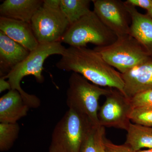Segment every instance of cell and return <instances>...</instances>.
Instances as JSON below:
<instances>
[{"instance_id": "obj_1", "label": "cell", "mask_w": 152, "mask_h": 152, "mask_svg": "<svg viewBox=\"0 0 152 152\" xmlns=\"http://www.w3.org/2000/svg\"><path fill=\"white\" fill-rule=\"evenodd\" d=\"M56 66L60 70L80 74L99 86L118 90L124 95V83L121 74L94 49L69 47L66 48Z\"/></svg>"}, {"instance_id": "obj_2", "label": "cell", "mask_w": 152, "mask_h": 152, "mask_svg": "<svg viewBox=\"0 0 152 152\" xmlns=\"http://www.w3.org/2000/svg\"><path fill=\"white\" fill-rule=\"evenodd\" d=\"M66 48L61 42L48 43H39L38 47L30 52L24 61L14 67L10 72L3 77L8 79L11 89L18 91L23 99L30 108H36L40 105V101L34 95L30 94L24 91L20 86L22 79L26 76L33 75L39 83L44 81L42 75L44 62L47 58L52 55L62 56Z\"/></svg>"}, {"instance_id": "obj_3", "label": "cell", "mask_w": 152, "mask_h": 152, "mask_svg": "<svg viewBox=\"0 0 152 152\" xmlns=\"http://www.w3.org/2000/svg\"><path fill=\"white\" fill-rule=\"evenodd\" d=\"M94 127L88 117L69 109L54 129L49 152H80Z\"/></svg>"}, {"instance_id": "obj_4", "label": "cell", "mask_w": 152, "mask_h": 152, "mask_svg": "<svg viewBox=\"0 0 152 152\" xmlns=\"http://www.w3.org/2000/svg\"><path fill=\"white\" fill-rule=\"evenodd\" d=\"M111 88L104 89L90 83L83 77L73 72L69 79L66 103L69 109L88 117L96 127L101 126L98 118L99 101L105 96Z\"/></svg>"}, {"instance_id": "obj_5", "label": "cell", "mask_w": 152, "mask_h": 152, "mask_svg": "<svg viewBox=\"0 0 152 152\" xmlns=\"http://www.w3.org/2000/svg\"><path fill=\"white\" fill-rule=\"evenodd\" d=\"M117 38L94 11L91 10L69 26L61 42L76 48L86 47L89 43L96 47H103L113 43Z\"/></svg>"}, {"instance_id": "obj_6", "label": "cell", "mask_w": 152, "mask_h": 152, "mask_svg": "<svg viewBox=\"0 0 152 152\" xmlns=\"http://www.w3.org/2000/svg\"><path fill=\"white\" fill-rule=\"evenodd\" d=\"M109 65L124 74L150 58L141 44L131 35L119 37L114 42L94 49Z\"/></svg>"}, {"instance_id": "obj_7", "label": "cell", "mask_w": 152, "mask_h": 152, "mask_svg": "<svg viewBox=\"0 0 152 152\" xmlns=\"http://www.w3.org/2000/svg\"><path fill=\"white\" fill-rule=\"evenodd\" d=\"M30 24L39 43L61 42L70 26L60 8L50 9L42 5L33 17Z\"/></svg>"}, {"instance_id": "obj_8", "label": "cell", "mask_w": 152, "mask_h": 152, "mask_svg": "<svg viewBox=\"0 0 152 152\" xmlns=\"http://www.w3.org/2000/svg\"><path fill=\"white\" fill-rule=\"evenodd\" d=\"M105 97L98 113L100 125L127 130L131 124L130 115L133 109L129 99L118 90L112 88Z\"/></svg>"}, {"instance_id": "obj_9", "label": "cell", "mask_w": 152, "mask_h": 152, "mask_svg": "<svg viewBox=\"0 0 152 152\" xmlns=\"http://www.w3.org/2000/svg\"><path fill=\"white\" fill-rule=\"evenodd\" d=\"M94 11L118 37L129 34L132 19L124 1L94 0Z\"/></svg>"}, {"instance_id": "obj_10", "label": "cell", "mask_w": 152, "mask_h": 152, "mask_svg": "<svg viewBox=\"0 0 152 152\" xmlns=\"http://www.w3.org/2000/svg\"><path fill=\"white\" fill-rule=\"evenodd\" d=\"M121 75L124 83V95L129 99L152 89V57Z\"/></svg>"}, {"instance_id": "obj_11", "label": "cell", "mask_w": 152, "mask_h": 152, "mask_svg": "<svg viewBox=\"0 0 152 152\" xmlns=\"http://www.w3.org/2000/svg\"><path fill=\"white\" fill-rule=\"evenodd\" d=\"M0 31L30 52L39 45L29 23L0 17Z\"/></svg>"}, {"instance_id": "obj_12", "label": "cell", "mask_w": 152, "mask_h": 152, "mask_svg": "<svg viewBox=\"0 0 152 152\" xmlns=\"http://www.w3.org/2000/svg\"><path fill=\"white\" fill-rule=\"evenodd\" d=\"M125 4L132 19L129 34L135 38L152 57V18L146 14L140 13L135 7Z\"/></svg>"}, {"instance_id": "obj_13", "label": "cell", "mask_w": 152, "mask_h": 152, "mask_svg": "<svg viewBox=\"0 0 152 152\" xmlns=\"http://www.w3.org/2000/svg\"><path fill=\"white\" fill-rule=\"evenodd\" d=\"M29 109L20 93L11 89L0 99V122L17 123L27 115Z\"/></svg>"}, {"instance_id": "obj_14", "label": "cell", "mask_w": 152, "mask_h": 152, "mask_svg": "<svg viewBox=\"0 0 152 152\" xmlns=\"http://www.w3.org/2000/svg\"><path fill=\"white\" fill-rule=\"evenodd\" d=\"M43 0H5L0 5V17L31 23Z\"/></svg>"}, {"instance_id": "obj_15", "label": "cell", "mask_w": 152, "mask_h": 152, "mask_svg": "<svg viewBox=\"0 0 152 152\" xmlns=\"http://www.w3.org/2000/svg\"><path fill=\"white\" fill-rule=\"evenodd\" d=\"M30 53L27 49L0 31L1 72L8 73L14 67L24 61Z\"/></svg>"}, {"instance_id": "obj_16", "label": "cell", "mask_w": 152, "mask_h": 152, "mask_svg": "<svg viewBox=\"0 0 152 152\" xmlns=\"http://www.w3.org/2000/svg\"><path fill=\"white\" fill-rule=\"evenodd\" d=\"M125 144L133 151L143 148H152V127L131 123Z\"/></svg>"}, {"instance_id": "obj_17", "label": "cell", "mask_w": 152, "mask_h": 152, "mask_svg": "<svg viewBox=\"0 0 152 152\" xmlns=\"http://www.w3.org/2000/svg\"><path fill=\"white\" fill-rule=\"evenodd\" d=\"M90 0H61L60 10L70 25L89 12Z\"/></svg>"}, {"instance_id": "obj_18", "label": "cell", "mask_w": 152, "mask_h": 152, "mask_svg": "<svg viewBox=\"0 0 152 152\" xmlns=\"http://www.w3.org/2000/svg\"><path fill=\"white\" fill-rule=\"evenodd\" d=\"M20 126L18 123L0 124V151H8L18 137Z\"/></svg>"}, {"instance_id": "obj_19", "label": "cell", "mask_w": 152, "mask_h": 152, "mask_svg": "<svg viewBox=\"0 0 152 152\" xmlns=\"http://www.w3.org/2000/svg\"><path fill=\"white\" fill-rule=\"evenodd\" d=\"M130 119L133 124L152 127V107L133 109Z\"/></svg>"}, {"instance_id": "obj_20", "label": "cell", "mask_w": 152, "mask_h": 152, "mask_svg": "<svg viewBox=\"0 0 152 152\" xmlns=\"http://www.w3.org/2000/svg\"><path fill=\"white\" fill-rule=\"evenodd\" d=\"M130 101L133 109L152 107V89L137 94Z\"/></svg>"}, {"instance_id": "obj_21", "label": "cell", "mask_w": 152, "mask_h": 152, "mask_svg": "<svg viewBox=\"0 0 152 152\" xmlns=\"http://www.w3.org/2000/svg\"><path fill=\"white\" fill-rule=\"evenodd\" d=\"M97 128H92L82 144L80 152H96L95 137Z\"/></svg>"}, {"instance_id": "obj_22", "label": "cell", "mask_w": 152, "mask_h": 152, "mask_svg": "<svg viewBox=\"0 0 152 152\" xmlns=\"http://www.w3.org/2000/svg\"><path fill=\"white\" fill-rule=\"evenodd\" d=\"M104 145L106 152H134L132 150L126 145H117L113 143L104 137Z\"/></svg>"}, {"instance_id": "obj_23", "label": "cell", "mask_w": 152, "mask_h": 152, "mask_svg": "<svg viewBox=\"0 0 152 152\" xmlns=\"http://www.w3.org/2000/svg\"><path fill=\"white\" fill-rule=\"evenodd\" d=\"M105 137V127L100 126L97 128L95 133V144L96 152H106L104 140Z\"/></svg>"}, {"instance_id": "obj_24", "label": "cell", "mask_w": 152, "mask_h": 152, "mask_svg": "<svg viewBox=\"0 0 152 152\" xmlns=\"http://www.w3.org/2000/svg\"><path fill=\"white\" fill-rule=\"evenodd\" d=\"M124 3L135 7H137L142 8L146 10V11L152 7V0H126Z\"/></svg>"}, {"instance_id": "obj_25", "label": "cell", "mask_w": 152, "mask_h": 152, "mask_svg": "<svg viewBox=\"0 0 152 152\" xmlns=\"http://www.w3.org/2000/svg\"><path fill=\"white\" fill-rule=\"evenodd\" d=\"M61 0H43L42 6L50 9L60 8Z\"/></svg>"}, {"instance_id": "obj_26", "label": "cell", "mask_w": 152, "mask_h": 152, "mask_svg": "<svg viewBox=\"0 0 152 152\" xmlns=\"http://www.w3.org/2000/svg\"><path fill=\"white\" fill-rule=\"evenodd\" d=\"M12 89L8 81L6 80V79L3 76L0 78V93L3 92L7 90L9 91Z\"/></svg>"}, {"instance_id": "obj_27", "label": "cell", "mask_w": 152, "mask_h": 152, "mask_svg": "<svg viewBox=\"0 0 152 152\" xmlns=\"http://www.w3.org/2000/svg\"><path fill=\"white\" fill-rule=\"evenodd\" d=\"M146 14L148 15L149 16L151 17V18H152V7L151 9L148 10V11H147Z\"/></svg>"}, {"instance_id": "obj_28", "label": "cell", "mask_w": 152, "mask_h": 152, "mask_svg": "<svg viewBox=\"0 0 152 152\" xmlns=\"http://www.w3.org/2000/svg\"><path fill=\"white\" fill-rule=\"evenodd\" d=\"M134 152H152V148L148 149L147 150H139V151H136Z\"/></svg>"}]
</instances>
